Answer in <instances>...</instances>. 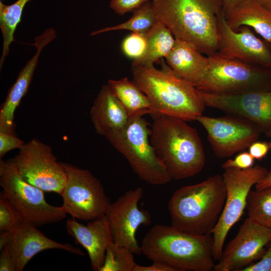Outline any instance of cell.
Wrapping results in <instances>:
<instances>
[{
	"label": "cell",
	"instance_id": "ffe728a7",
	"mask_svg": "<svg viewBox=\"0 0 271 271\" xmlns=\"http://www.w3.org/2000/svg\"><path fill=\"white\" fill-rule=\"evenodd\" d=\"M90 116L96 132L104 137L123 128L130 118L107 84L95 99Z\"/></svg>",
	"mask_w": 271,
	"mask_h": 271
},
{
	"label": "cell",
	"instance_id": "7402d4cb",
	"mask_svg": "<svg viewBox=\"0 0 271 271\" xmlns=\"http://www.w3.org/2000/svg\"><path fill=\"white\" fill-rule=\"evenodd\" d=\"M225 16L233 30L248 26L271 46V12L255 0H244Z\"/></svg>",
	"mask_w": 271,
	"mask_h": 271
},
{
	"label": "cell",
	"instance_id": "d6986e66",
	"mask_svg": "<svg viewBox=\"0 0 271 271\" xmlns=\"http://www.w3.org/2000/svg\"><path fill=\"white\" fill-rule=\"evenodd\" d=\"M65 226L68 234L87 251L92 269L100 271L107 248L113 242L106 216L91 220L86 225L72 218L66 221Z\"/></svg>",
	"mask_w": 271,
	"mask_h": 271
},
{
	"label": "cell",
	"instance_id": "4316f807",
	"mask_svg": "<svg viewBox=\"0 0 271 271\" xmlns=\"http://www.w3.org/2000/svg\"><path fill=\"white\" fill-rule=\"evenodd\" d=\"M133 254L127 248L113 242L107 248L100 271H132L136 264Z\"/></svg>",
	"mask_w": 271,
	"mask_h": 271
},
{
	"label": "cell",
	"instance_id": "2e32d148",
	"mask_svg": "<svg viewBox=\"0 0 271 271\" xmlns=\"http://www.w3.org/2000/svg\"><path fill=\"white\" fill-rule=\"evenodd\" d=\"M219 40L217 51L225 58L271 69V46L258 38L248 26L237 30L227 23L224 12L218 18Z\"/></svg>",
	"mask_w": 271,
	"mask_h": 271
},
{
	"label": "cell",
	"instance_id": "cb8c5ba5",
	"mask_svg": "<svg viewBox=\"0 0 271 271\" xmlns=\"http://www.w3.org/2000/svg\"><path fill=\"white\" fill-rule=\"evenodd\" d=\"M147 46L143 55L133 60L131 66L150 67L170 53L175 38L169 29L159 21L146 34Z\"/></svg>",
	"mask_w": 271,
	"mask_h": 271
},
{
	"label": "cell",
	"instance_id": "ba28073f",
	"mask_svg": "<svg viewBox=\"0 0 271 271\" xmlns=\"http://www.w3.org/2000/svg\"><path fill=\"white\" fill-rule=\"evenodd\" d=\"M209 67L199 91L214 94L271 91V69L224 57L208 56Z\"/></svg>",
	"mask_w": 271,
	"mask_h": 271
},
{
	"label": "cell",
	"instance_id": "7a4b0ae2",
	"mask_svg": "<svg viewBox=\"0 0 271 271\" xmlns=\"http://www.w3.org/2000/svg\"><path fill=\"white\" fill-rule=\"evenodd\" d=\"M159 62L160 69L131 66L132 81L149 99L154 111L152 115L196 120L206 106L200 91L177 75L163 58Z\"/></svg>",
	"mask_w": 271,
	"mask_h": 271
},
{
	"label": "cell",
	"instance_id": "44dd1931",
	"mask_svg": "<svg viewBox=\"0 0 271 271\" xmlns=\"http://www.w3.org/2000/svg\"><path fill=\"white\" fill-rule=\"evenodd\" d=\"M165 59L177 75L195 87L202 81L209 67L208 56L191 44L180 39L175 40L173 49Z\"/></svg>",
	"mask_w": 271,
	"mask_h": 271
},
{
	"label": "cell",
	"instance_id": "e575fe53",
	"mask_svg": "<svg viewBox=\"0 0 271 271\" xmlns=\"http://www.w3.org/2000/svg\"><path fill=\"white\" fill-rule=\"evenodd\" d=\"M0 271H16L8 246L2 249L0 255Z\"/></svg>",
	"mask_w": 271,
	"mask_h": 271
},
{
	"label": "cell",
	"instance_id": "52a82bcc",
	"mask_svg": "<svg viewBox=\"0 0 271 271\" xmlns=\"http://www.w3.org/2000/svg\"><path fill=\"white\" fill-rule=\"evenodd\" d=\"M1 194L22 221L37 227L58 222L67 213L62 206L49 204L44 191L27 182L21 175L13 158L0 160Z\"/></svg>",
	"mask_w": 271,
	"mask_h": 271
},
{
	"label": "cell",
	"instance_id": "83f0119b",
	"mask_svg": "<svg viewBox=\"0 0 271 271\" xmlns=\"http://www.w3.org/2000/svg\"><path fill=\"white\" fill-rule=\"evenodd\" d=\"M146 46V34L132 32L123 40L121 49L126 57L134 60L143 55Z\"/></svg>",
	"mask_w": 271,
	"mask_h": 271
},
{
	"label": "cell",
	"instance_id": "9a60e30c",
	"mask_svg": "<svg viewBox=\"0 0 271 271\" xmlns=\"http://www.w3.org/2000/svg\"><path fill=\"white\" fill-rule=\"evenodd\" d=\"M271 241V229L247 217L236 236L223 248L213 271H241L259 260Z\"/></svg>",
	"mask_w": 271,
	"mask_h": 271
},
{
	"label": "cell",
	"instance_id": "836d02e7",
	"mask_svg": "<svg viewBox=\"0 0 271 271\" xmlns=\"http://www.w3.org/2000/svg\"><path fill=\"white\" fill-rule=\"evenodd\" d=\"M249 153L251 156L257 160L260 161L267 155L270 149L269 143L266 142L255 141L248 147Z\"/></svg>",
	"mask_w": 271,
	"mask_h": 271
},
{
	"label": "cell",
	"instance_id": "9c48e42d",
	"mask_svg": "<svg viewBox=\"0 0 271 271\" xmlns=\"http://www.w3.org/2000/svg\"><path fill=\"white\" fill-rule=\"evenodd\" d=\"M267 172L266 168L259 165L246 169H224L222 175L226 188V199L221 214L212 232L214 260L217 261L220 258L228 233L242 216L251 188L259 182Z\"/></svg>",
	"mask_w": 271,
	"mask_h": 271
},
{
	"label": "cell",
	"instance_id": "e0dca14e",
	"mask_svg": "<svg viewBox=\"0 0 271 271\" xmlns=\"http://www.w3.org/2000/svg\"><path fill=\"white\" fill-rule=\"evenodd\" d=\"M37 227L22 221L13 230L1 232L0 249L6 245L8 246L16 271H22L36 254L45 250L58 249L79 255L84 254L81 249L71 244L62 243L48 238Z\"/></svg>",
	"mask_w": 271,
	"mask_h": 271
},
{
	"label": "cell",
	"instance_id": "f1b7e54d",
	"mask_svg": "<svg viewBox=\"0 0 271 271\" xmlns=\"http://www.w3.org/2000/svg\"><path fill=\"white\" fill-rule=\"evenodd\" d=\"M22 220L8 200L0 194V230L8 232L13 230Z\"/></svg>",
	"mask_w": 271,
	"mask_h": 271
},
{
	"label": "cell",
	"instance_id": "3957f363",
	"mask_svg": "<svg viewBox=\"0 0 271 271\" xmlns=\"http://www.w3.org/2000/svg\"><path fill=\"white\" fill-rule=\"evenodd\" d=\"M151 116V143L172 180L200 173L206 158L197 130L178 118L162 114Z\"/></svg>",
	"mask_w": 271,
	"mask_h": 271
},
{
	"label": "cell",
	"instance_id": "d6a6232c",
	"mask_svg": "<svg viewBox=\"0 0 271 271\" xmlns=\"http://www.w3.org/2000/svg\"><path fill=\"white\" fill-rule=\"evenodd\" d=\"M241 271H271V241L259 261L251 263Z\"/></svg>",
	"mask_w": 271,
	"mask_h": 271
},
{
	"label": "cell",
	"instance_id": "4fadbf2b",
	"mask_svg": "<svg viewBox=\"0 0 271 271\" xmlns=\"http://www.w3.org/2000/svg\"><path fill=\"white\" fill-rule=\"evenodd\" d=\"M143 194L141 187L126 191L110 203L106 214L113 242L136 254L142 253L136 239L137 230L140 226H148L152 222L150 213L139 207Z\"/></svg>",
	"mask_w": 271,
	"mask_h": 271
},
{
	"label": "cell",
	"instance_id": "277c9868",
	"mask_svg": "<svg viewBox=\"0 0 271 271\" xmlns=\"http://www.w3.org/2000/svg\"><path fill=\"white\" fill-rule=\"evenodd\" d=\"M140 246L148 258L164 263L175 271H211L215 264L212 234H193L171 225L156 224L146 233Z\"/></svg>",
	"mask_w": 271,
	"mask_h": 271
},
{
	"label": "cell",
	"instance_id": "8d00e7d4",
	"mask_svg": "<svg viewBox=\"0 0 271 271\" xmlns=\"http://www.w3.org/2000/svg\"><path fill=\"white\" fill-rule=\"evenodd\" d=\"M269 187H271V170L255 185V189L257 190Z\"/></svg>",
	"mask_w": 271,
	"mask_h": 271
},
{
	"label": "cell",
	"instance_id": "1f68e13d",
	"mask_svg": "<svg viewBox=\"0 0 271 271\" xmlns=\"http://www.w3.org/2000/svg\"><path fill=\"white\" fill-rule=\"evenodd\" d=\"M24 144L23 140L15 134L0 132L1 159L10 151L16 149H20Z\"/></svg>",
	"mask_w": 271,
	"mask_h": 271
},
{
	"label": "cell",
	"instance_id": "d590c367",
	"mask_svg": "<svg viewBox=\"0 0 271 271\" xmlns=\"http://www.w3.org/2000/svg\"><path fill=\"white\" fill-rule=\"evenodd\" d=\"M132 271H175L168 265L159 261H153L150 265L145 266L136 264Z\"/></svg>",
	"mask_w": 271,
	"mask_h": 271
},
{
	"label": "cell",
	"instance_id": "6da1fadb",
	"mask_svg": "<svg viewBox=\"0 0 271 271\" xmlns=\"http://www.w3.org/2000/svg\"><path fill=\"white\" fill-rule=\"evenodd\" d=\"M157 18L176 39L187 42L207 56L218 49V21L223 0H151Z\"/></svg>",
	"mask_w": 271,
	"mask_h": 271
},
{
	"label": "cell",
	"instance_id": "8fae6325",
	"mask_svg": "<svg viewBox=\"0 0 271 271\" xmlns=\"http://www.w3.org/2000/svg\"><path fill=\"white\" fill-rule=\"evenodd\" d=\"M13 160L21 175L29 183L45 192L61 195L67 174L50 146L32 139L23 145Z\"/></svg>",
	"mask_w": 271,
	"mask_h": 271
},
{
	"label": "cell",
	"instance_id": "7c38bea8",
	"mask_svg": "<svg viewBox=\"0 0 271 271\" xmlns=\"http://www.w3.org/2000/svg\"><path fill=\"white\" fill-rule=\"evenodd\" d=\"M196 120L206 130L211 148L220 159L243 151L262 133L250 121L231 114L217 117L202 115Z\"/></svg>",
	"mask_w": 271,
	"mask_h": 271
},
{
	"label": "cell",
	"instance_id": "5b68a950",
	"mask_svg": "<svg viewBox=\"0 0 271 271\" xmlns=\"http://www.w3.org/2000/svg\"><path fill=\"white\" fill-rule=\"evenodd\" d=\"M226 196L222 175L177 189L168 203L171 225L196 235L212 234L224 206Z\"/></svg>",
	"mask_w": 271,
	"mask_h": 271
},
{
	"label": "cell",
	"instance_id": "f35d334b",
	"mask_svg": "<svg viewBox=\"0 0 271 271\" xmlns=\"http://www.w3.org/2000/svg\"><path fill=\"white\" fill-rule=\"evenodd\" d=\"M262 7L271 12V0H255Z\"/></svg>",
	"mask_w": 271,
	"mask_h": 271
},
{
	"label": "cell",
	"instance_id": "8992f818",
	"mask_svg": "<svg viewBox=\"0 0 271 271\" xmlns=\"http://www.w3.org/2000/svg\"><path fill=\"white\" fill-rule=\"evenodd\" d=\"M150 124L143 116L130 117L122 129L105 138L127 160L141 180L162 185L172 179L150 142Z\"/></svg>",
	"mask_w": 271,
	"mask_h": 271
},
{
	"label": "cell",
	"instance_id": "f546056e",
	"mask_svg": "<svg viewBox=\"0 0 271 271\" xmlns=\"http://www.w3.org/2000/svg\"><path fill=\"white\" fill-rule=\"evenodd\" d=\"M149 0H111L110 8L117 14L123 15L139 8Z\"/></svg>",
	"mask_w": 271,
	"mask_h": 271
},
{
	"label": "cell",
	"instance_id": "484cf974",
	"mask_svg": "<svg viewBox=\"0 0 271 271\" xmlns=\"http://www.w3.org/2000/svg\"><path fill=\"white\" fill-rule=\"evenodd\" d=\"M246 208L248 218L271 229V187L250 190Z\"/></svg>",
	"mask_w": 271,
	"mask_h": 271
},
{
	"label": "cell",
	"instance_id": "5bb4252c",
	"mask_svg": "<svg viewBox=\"0 0 271 271\" xmlns=\"http://www.w3.org/2000/svg\"><path fill=\"white\" fill-rule=\"evenodd\" d=\"M200 93L206 106L246 119L267 137H271V91L230 94Z\"/></svg>",
	"mask_w": 271,
	"mask_h": 271
},
{
	"label": "cell",
	"instance_id": "603a6c76",
	"mask_svg": "<svg viewBox=\"0 0 271 271\" xmlns=\"http://www.w3.org/2000/svg\"><path fill=\"white\" fill-rule=\"evenodd\" d=\"M107 84L129 117L152 115L154 111L147 96L127 77L109 79Z\"/></svg>",
	"mask_w": 271,
	"mask_h": 271
},
{
	"label": "cell",
	"instance_id": "ac0fdd59",
	"mask_svg": "<svg viewBox=\"0 0 271 271\" xmlns=\"http://www.w3.org/2000/svg\"><path fill=\"white\" fill-rule=\"evenodd\" d=\"M56 37L55 30L53 28H49L35 38L34 45L36 48V53L20 72L15 82L10 89L6 98L1 107L0 132L15 134V111L27 92L38 64L41 52Z\"/></svg>",
	"mask_w": 271,
	"mask_h": 271
},
{
	"label": "cell",
	"instance_id": "d4e9b609",
	"mask_svg": "<svg viewBox=\"0 0 271 271\" xmlns=\"http://www.w3.org/2000/svg\"><path fill=\"white\" fill-rule=\"evenodd\" d=\"M158 21L151 2L148 1L133 11L132 16L126 22L105 27L92 32L95 36L105 32L117 30H128L133 33L146 34Z\"/></svg>",
	"mask_w": 271,
	"mask_h": 271
},
{
	"label": "cell",
	"instance_id": "74e56055",
	"mask_svg": "<svg viewBox=\"0 0 271 271\" xmlns=\"http://www.w3.org/2000/svg\"><path fill=\"white\" fill-rule=\"evenodd\" d=\"M244 0H223L225 14L237 7Z\"/></svg>",
	"mask_w": 271,
	"mask_h": 271
},
{
	"label": "cell",
	"instance_id": "ab89813d",
	"mask_svg": "<svg viewBox=\"0 0 271 271\" xmlns=\"http://www.w3.org/2000/svg\"><path fill=\"white\" fill-rule=\"evenodd\" d=\"M269 145H270V148H271V141H270V142L269 143Z\"/></svg>",
	"mask_w": 271,
	"mask_h": 271
},
{
	"label": "cell",
	"instance_id": "30bf717a",
	"mask_svg": "<svg viewBox=\"0 0 271 271\" xmlns=\"http://www.w3.org/2000/svg\"><path fill=\"white\" fill-rule=\"evenodd\" d=\"M62 163L67 180L61 196L66 212L84 221L106 215L111 203L100 181L87 170Z\"/></svg>",
	"mask_w": 271,
	"mask_h": 271
},
{
	"label": "cell",
	"instance_id": "4dcf8cb0",
	"mask_svg": "<svg viewBox=\"0 0 271 271\" xmlns=\"http://www.w3.org/2000/svg\"><path fill=\"white\" fill-rule=\"evenodd\" d=\"M254 160V159L249 152L242 151L233 159H229L223 163L222 167L224 169L228 168L246 169L253 166Z\"/></svg>",
	"mask_w": 271,
	"mask_h": 271
}]
</instances>
